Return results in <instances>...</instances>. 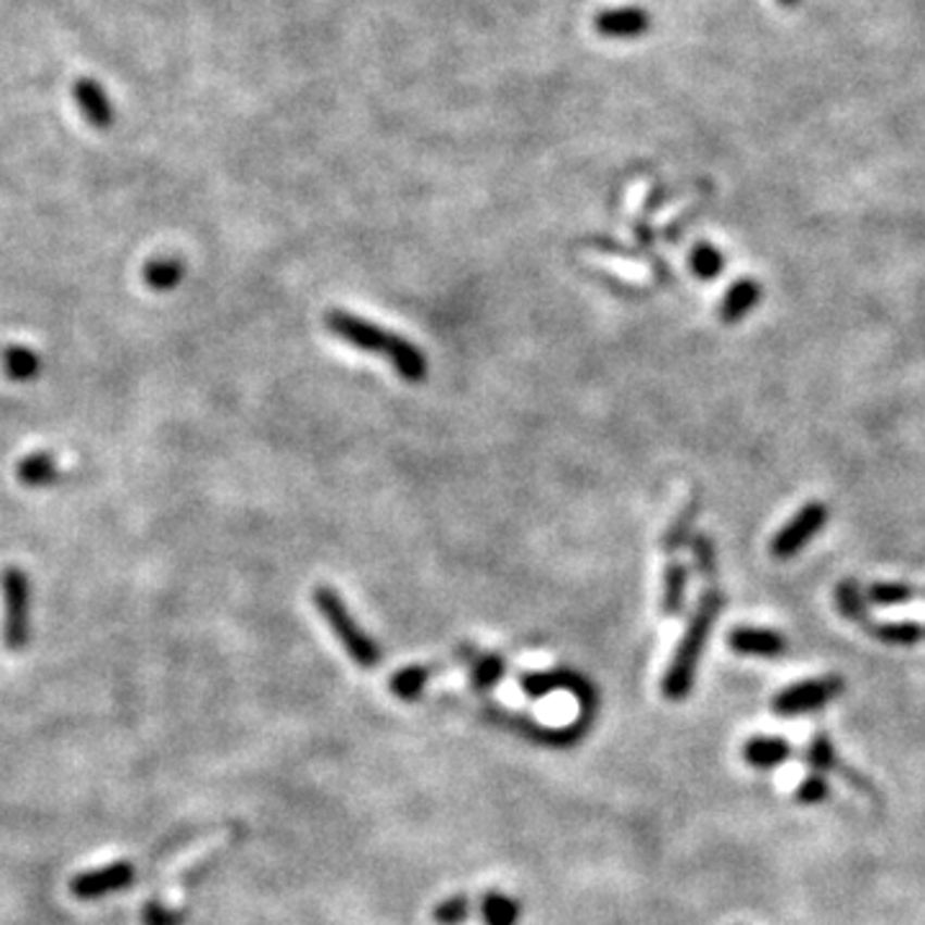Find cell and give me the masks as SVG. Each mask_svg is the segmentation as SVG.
<instances>
[{
	"label": "cell",
	"mask_w": 925,
	"mask_h": 925,
	"mask_svg": "<svg viewBox=\"0 0 925 925\" xmlns=\"http://www.w3.org/2000/svg\"><path fill=\"white\" fill-rule=\"evenodd\" d=\"M429 679V668L427 666H407L393 674L391 679V691L399 699H404V702H412L422 695V689H425V684Z\"/></svg>",
	"instance_id": "obj_24"
},
{
	"label": "cell",
	"mask_w": 925,
	"mask_h": 925,
	"mask_svg": "<svg viewBox=\"0 0 925 925\" xmlns=\"http://www.w3.org/2000/svg\"><path fill=\"white\" fill-rule=\"evenodd\" d=\"M327 327L332 335L340 337V340L352 345V348L386 358L388 363L397 368L399 376L409 380V384H420V380L427 378V358L422 355V350L416 348V345L404 340L401 335L386 332L384 327H378V324L363 320V316L342 312V309H335V312L327 314Z\"/></svg>",
	"instance_id": "obj_1"
},
{
	"label": "cell",
	"mask_w": 925,
	"mask_h": 925,
	"mask_svg": "<svg viewBox=\"0 0 925 925\" xmlns=\"http://www.w3.org/2000/svg\"><path fill=\"white\" fill-rule=\"evenodd\" d=\"M804 764L810 766V772H817L825 776H828L830 772H838L840 761L828 733H815V736H812L808 748H804Z\"/></svg>",
	"instance_id": "obj_17"
},
{
	"label": "cell",
	"mask_w": 925,
	"mask_h": 925,
	"mask_svg": "<svg viewBox=\"0 0 925 925\" xmlns=\"http://www.w3.org/2000/svg\"><path fill=\"white\" fill-rule=\"evenodd\" d=\"M720 610H723V595H717V591L710 589L699 597L697 610L689 617L684 638L679 646H676L674 659H671L666 676H663V695H666V699H671V702H682V699H687L691 687H695L697 666L699 661H702L704 648H708L712 625H715Z\"/></svg>",
	"instance_id": "obj_2"
},
{
	"label": "cell",
	"mask_w": 925,
	"mask_h": 925,
	"mask_svg": "<svg viewBox=\"0 0 925 925\" xmlns=\"http://www.w3.org/2000/svg\"><path fill=\"white\" fill-rule=\"evenodd\" d=\"M687 578L689 571L682 563H668L666 576H663V612L679 614L684 607V595H687Z\"/></svg>",
	"instance_id": "obj_18"
},
{
	"label": "cell",
	"mask_w": 925,
	"mask_h": 925,
	"mask_svg": "<svg viewBox=\"0 0 925 925\" xmlns=\"http://www.w3.org/2000/svg\"><path fill=\"white\" fill-rule=\"evenodd\" d=\"M695 553H697L699 571H704V574H712V571H715V548H712V542L708 538H697L695 540Z\"/></svg>",
	"instance_id": "obj_29"
},
{
	"label": "cell",
	"mask_w": 925,
	"mask_h": 925,
	"mask_svg": "<svg viewBox=\"0 0 925 925\" xmlns=\"http://www.w3.org/2000/svg\"><path fill=\"white\" fill-rule=\"evenodd\" d=\"M651 13L642 9H607L595 18L597 34L607 39H635L651 29Z\"/></svg>",
	"instance_id": "obj_11"
},
{
	"label": "cell",
	"mask_w": 925,
	"mask_h": 925,
	"mask_svg": "<svg viewBox=\"0 0 925 925\" xmlns=\"http://www.w3.org/2000/svg\"><path fill=\"white\" fill-rule=\"evenodd\" d=\"M501 676H504V661H501V655H484L471 671V684L478 691H486L497 687Z\"/></svg>",
	"instance_id": "obj_27"
},
{
	"label": "cell",
	"mask_w": 925,
	"mask_h": 925,
	"mask_svg": "<svg viewBox=\"0 0 925 925\" xmlns=\"http://www.w3.org/2000/svg\"><path fill=\"white\" fill-rule=\"evenodd\" d=\"M134 882V866L129 861H114V864L101 866V868H90V872H83L73 877L70 882V892H73L75 900H101V897H109L114 892H122Z\"/></svg>",
	"instance_id": "obj_7"
},
{
	"label": "cell",
	"mask_w": 925,
	"mask_h": 925,
	"mask_svg": "<svg viewBox=\"0 0 925 925\" xmlns=\"http://www.w3.org/2000/svg\"><path fill=\"white\" fill-rule=\"evenodd\" d=\"M689 265H691V273H695L697 278L712 280V278H717V275L725 271V258H723V252H720L715 245L699 242L695 247V250H691Z\"/></svg>",
	"instance_id": "obj_21"
},
{
	"label": "cell",
	"mask_w": 925,
	"mask_h": 925,
	"mask_svg": "<svg viewBox=\"0 0 925 925\" xmlns=\"http://www.w3.org/2000/svg\"><path fill=\"white\" fill-rule=\"evenodd\" d=\"M872 635L887 646H915L925 638V627L917 623H885L874 625Z\"/></svg>",
	"instance_id": "obj_22"
},
{
	"label": "cell",
	"mask_w": 925,
	"mask_h": 925,
	"mask_svg": "<svg viewBox=\"0 0 925 925\" xmlns=\"http://www.w3.org/2000/svg\"><path fill=\"white\" fill-rule=\"evenodd\" d=\"M743 759L751 768L772 772V768L787 764L792 759V743L782 736H753L746 740Z\"/></svg>",
	"instance_id": "obj_12"
},
{
	"label": "cell",
	"mask_w": 925,
	"mask_h": 925,
	"mask_svg": "<svg viewBox=\"0 0 925 925\" xmlns=\"http://www.w3.org/2000/svg\"><path fill=\"white\" fill-rule=\"evenodd\" d=\"M846 691V682L840 676H817V679L797 682L792 687L782 689L779 695L772 699L774 715L782 717H797V715H810L828 708L830 702Z\"/></svg>",
	"instance_id": "obj_5"
},
{
	"label": "cell",
	"mask_w": 925,
	"mask_h": 925,
	"mask_svg": "<svg viewBox=\"0 0 925 925\" xmlns=\"http://www.w3.org/2000/svg\"><path fill=\"white\" fill-rule=\"evenodd\" d=\"M73 98L77 111L86 116V122L93 126V129L105 132L114 126V105H111V98L103 90L101 83L93 80V77H77L73 86Z\"/></svg>",
	"instance_id": "obj_8"
},
{
	"label": "cell",
	"mask_w": 925,
	"mask_h": 925,
	"mask_svg": "<svg viewBox=\"0 0 925 925\" xmlns=\"http://www.w3.org/2000/svg\"><path fill=\"white\" fill-rule=\"evenodd\" d=\"M314 604L322 612V617L327 620V625L335 630L337 640L342 642L345 651L350 653V659L358 663L360 668H376L380 663V648L373 642V638L363 633L352 614L345 607L342 597L337 595L332 586H316L314 589Z\"/></svg>",
	"instance_id": "obj_4"
},
{
	"label": "cell",
	"mask_w": 925,
	"mask_h": 925,
	"mask_svg": "<svg viewBox=\"0 0 925 925\" xmlns=\"http://www.w3.org/2000/svg\"><path fill=\"white\" fill-rule=\"evenodd\" d=\"M836 607L846 620L859 625H868L866 597L857 582H840L836 589Z\"/></svg>",
	"instance_id": "obj_19"
},
{
	"label": "cell",
	"mask_w": 925,
	"mask_h": 925,
	"mask_svg": "<svg viewBox=\"0 0 925 925\" xmlns=\"http://www.w3.org/2000/svg\"><path fill=\"white\" fill-rule=\"evenodd\" d=\"M830 797V782L825 774L810 772L804 779L797 784L795 789V800L804 804V808H815V804H823Z\"/></svg>",
	"instance_id": "obj_25"
},
{
	"label": "cell",
	"mask_w": 925,
	"mask_h": 925,
	"mask_svg": "<svg viewBox=\"0 0 925 925\" xmlns=\"http://www.w3.org/2000/svg\"><path fill=\"white\" fill-rule=\"evenodd\" d=\"M60 476L62 471L58 458L47 450H37V453H29L16 463V482L26 489H47V486L58 484Z\"/></svg>",
	"instance_id": "obj_13"
},
{
	"label": "cell",
	"mask_w": 925,
	"mask_h": 925,
	"mask_svg": "<svg viewBox=\"0 0 925 925\" xmlns=\"http://www.w3.org/2000/svg\"><path fill=\"white\" fill-rule=\"evenodd\" d=\"M0 371L13 384H29L41 373V358L26 345H9L0 352Z\"/></svg>",
	"instance_id": "obj_16"
},
{
	"label": "cell",
	"mask_w": 925,
	"mask_h": 925,
	"mask_svg": "<svg viewBox=\"0 0 925 925\" xmlns=\"http://www.w3.org/2000/svg\"><path fill=\"white\" fill-rule=\"evenodd\" d=\"M186 278V263L175 255H158L150 258L142 265V280L145 286L154 293H167L173 288L180 286V280Z\"/></svg>",
	"instance_id": "obj_15"
},
{
	"label": "cell",
	"mask_w": 925,
	"mask_h": 925,
	"mask_svg": "<svg viewBox=\"0 0 925 925\" xmlns=\"http://www.w3.org/2000/svg\"><path fill=\"white\" fill-rule=\"evenodd\" d=\"M825 525H828V507L821 504V501H810L802 510H797L795 517L774 535L772 555L776 561H789L802 548H808Z\"/></svg>",
	"instance_id": "obj_6"
},
{
	"label": "cell",
	"mask_w": 925,
	"mask_h": 925,
	"mask_svg": "<svg viewBox=\"0 0 925 925\" xmlns=\"http://www.w3.org/2000/svg\"><path fill=\"white\" fill-rule=\"evenodd\" d=\"M527 697H546L553 689H568L582 699L584 708L595 702V687L584 676L571 674V671H550V674H525L520 679Z\"/></svg>",
	"instance_id": "obj_10"
},
{
	"label": "cell",
	"mask_w": 925,
	"mask_h": 925,
	"mask_svg": "<svg viewBox=\"0 0 925 925\" xmlns=\"http://www.w3.org/2000/svg\"><path fill=\"white\" fill-rule=\"evenodd\" d=\"M473 913V900L468 895H455L442 900L440 905L433 910V917L437 925H463Z\"/></svg>",
	"instance_id": "obj_26"
},
{
	"label": "cell",
	"mask_w": 925,
	"mask_h": 925,
	"mask_svg": "<svg viewBox=\"0 0 925 925\" xmlns=\"http://www.w3.org/2000/svg\"><path fill=\"white\" fill-rule=\"evenodd\" d=\"M759 301H761V286L755 284L753 278H740L727 288V293L723 296V303H720V320H723L725 324H736L740 320H746Z\"/></svg>",
	"instance_id": "obj_14"
},
{
	"label": "cell",
	"mask_w": 925,
	"mask_h": 925,
	"mask_svg": "<svg viewBox=\"0 0 925 925\" xmlns=\"http://www.w3.org/2000/svg\"><path fill=\"white\" fill-rule=\"evenodd\" d=\"M917 597V589L910 584H889V582H877L866 589V602L879 604V607H897L908 604Z\"/></svg>",
	"instance_id": "obj_23"
},
{
	"label": "cell",
	"mask_w": 925,
	"mask_h": 925,
	"mask_svg": "<svg viewBox=\"0 0 925 925\" xmlns=\"http://www.w3.org/2000/svg\"><path fill=\"white\" fill-rule=\"evenodd\" d=\"M482 915L486 925H517L520 902L504 892H489L482 900Z\"/></svg>",
	"instance_id": "obj_20"
},
{
	"label": "cell",
	"mask_w": 925,
	"mask_h": 925,
	"mask_svg": "<svg viewBox=\"0 0 925 925\" xmlns=\"http://www.w3.org/2000/svg\"><path fill=\"white\" fill-rule=\"evenodd\" d=\"M0 640L5 651H24L32 638V582L18 566L3 568L0 574Z\"/></svg>",
	"instance_id": "obj_3"
},
{
	"label": "cell",
	"mask_w": 925,
	"mask_h": 925,
	"mask_svg": "<svg viewBox=\"0 0 925 925\" xmlns=\"http://www.w3.org/2000/svg\"><path fill=\"white\" fill-rule=\"evenodd\" d=\"M779 3H784V5H795L797 0H779Z\"/></svg>",
	"instance_id": "obj_30"
},
{
	"label": "cell",
	"mask_w": 925,
	"mask_h": 925,
	"mask_svg": "<svg viewBox=\"0 0 925 925\" xmlns=\"http://www.w3.org/2000/svg\"><path fill=\"white\" fill-rule=\"evenodd\" d=\"M145 925H178L180 915L173 913V910H167L165 905H160V902H147L145 908Z\"/></svg>",
	"instance_id": "obj_28"
},
{
	"label": "cell",
	"mask_w": 925,
	"mask_h": 925,
	"mask_svg": "<svg viewBox=\"0 0 925 925\" xmlns=\"http://www.w3.org/2000/svg\"><path fill=\"white\" fill-rule=\"evenodd\" d=\"M727 642L736 653L755 655V659H779L789 648L782 633L766 630V627H736L727 635Z\"/></svg>",
	"instance_id": "obj_9"
}]
</instances>
